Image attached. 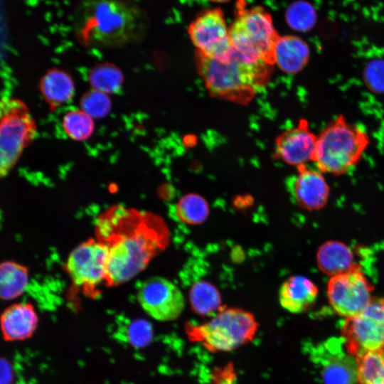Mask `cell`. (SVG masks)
I'll list each match as a JSON object with an SVG mask.
<instances>
[{
    "label": "cell",
    "instance_id": "6da1fadb",
    "mask_svg": "<svg viewBox=\"0 0 384 384\" xmlns=\"http://www.w3.org/2000/svg\"><path fill=\"white\" fill-rule=\"evenodd\" d=\"M95 239L107 250L105 285L115 287L143 271L168 246L169 230L155 213L114 205L101 213Z\"/></svg>",
    "mask_w": 384,
    "mask_h": 384
},
{
    "label": "cell",
    "instance_id": "7a4b0ae2",
    "mask_svg": "<svg viewBox=\"0 0 384 384\" xmlns=\"http://www.w3.org/2000/svg\"><path fill=\"white\" fill-rule=\"evenodd\" d=\"M74 26L85 46L120 47L142 36L144 19L139 9L126 0H82L75 14Z\"/></svg>",
    "mask_w": 384,
    "mask_h": 384
},
{
    "label": "cell",
    "instance_id": "3957f363",
    "mask_svg": "<svg viewBox=\"0 0 384 384\" xmlns=\"http://www.w3.org/2000/svg\"><path fill=\"white\" fill-rule=\"evenodd\" d=\"M197 69L209 92L215 97L243 103L267 82L270 65L252 61L233 47L222 58L196 55Z\"/></svg>",
    "mask_w": 384,
    "mask_h": 384
},
{
    "label": "cell",
    "instance_id": "277c9868",
    "mask_svg": "<svg viewBox=\"0 0 384 384\" xmlns=\"http://www.w3.org/2000/svg\"><path fill=\"white\" fill-rule=\"evenodd\" d=\"M369 144L363 128L339 114L317 136L314 161L321 173L340 176L357 165Z\"/></svg>",
    "mask_w": 384,
    "mask_h": 384
},
{
    "label": "cell",
    "instance_id": "5b68a950",
    "mask_svg": "<svg viewBox=\"0 0 384 384\" xmlns=\"http://www.w3.org/2000/svg\"><path fill=\"white\" fill-rule=\"evenodd\" d=\"M257 329L258 323L250 312L223 307L207 322L188 324L186 332L191 341L215 353L230 351L250 343Z\"/></svg>",
    "mask_w": 384,
    "mask_h": 384
},
{
    "label": "cell",
    "instance_id": "8992f818",
    "mask_svg": "<svg viewBox=\"0 0 384 384\" xmlns=\"http://www.w3.org/2000/svg\"><path fill=\"white\" fill-rule=\"evenodd\" d=\"M36 134V123L23 101L0 100V179L11 171Z\"/></svg>",
    "mask_w": 384,
    "mask_h": 384
},
{
    "label": "cell",
    "instance_id": "52a82bcc",
    "mask_svg": "<svg viewBox=\"0 0 384 384\" xmlns=\"http://www.w3.org/2000/svg\"><path fill=\"white\" fill-rule=\"evenodd\" d=\"M232 47L252 61L274 64L278 35L270 16L259 7L241 10L230 28Z\"/></svg>",
    "mask_w": 384,
    "mask_h": 384
},
{
    "label": "cell",
    "instance_id": "ba28073f",
    "mask_svg": "<svg viewBox=\"0 0 384 384\" xmlns=\"http://www.w3.org/2000/svg\"><path fill=\"white\" fill-rule=\"evenodd\" d=\"M341 335L347 353L355 358L384 349V297H373L361 312L345 319Z\"/></svg>",
    "mask_w": 384,
    "mask_h": 384
},
{
    "label": "cell",
    "instance_id": "9c48e42d",
    "mask_svg": "<svg viewBox=\"0 0 384 384\" xmlns=\"http://www.w3.org/2000/svg\"><path fill=\"white\" fill-rule=\"evenodd\" d=\"M108 252L96 239L90 238L75 247L65 263V270L73 285L92 299L100 295L105 284Z\"/></svg>",
    "mask_w": 384,
    "mask_h": 384
},
{
    "label": "cell",
    "instance_id": "30bf717a",
    "mask_svg": "<svg viewBox=\"0 0 384 384\" xmlns=\"http://www.w3.org/2000/svg\"><path fill=\"white\" fill-rule=\"evenodd\" d=\"M373 287L357 265L331 277L327 284L328 301L333 310L345 319L361 312L371 302Z\"/></svg>",
    "mask_w": 384,
    "mask_h": 384
},
{
    "label": "cell",
    "instance_id": "8fae6325",
    "mask_svg": "<svg viewBox=\"0 0 384 384\" xmlns=\"http://www.w3.org/2000/svg\"><path fill=\"white\" fill-rule=\"evenodd\" d=\"M137 298L144 311L160 321L177 319L185 306V299L180 289L161 277H152L142 282Z\"/></svg>",
    "mask_w": 384,
    "mask_h": 384
},
{
    "label": "cell",
    "instance_id": "7c38bea8",
    "mask_svg": "<svg viewBox=\"0 0 384 384\" xmlns=\"http://www.w3.org/2000/svg\"><path fill=\"white\" fill-rule=\"evenodd\" d=\"M188 33L197 53L209 58H222L232 46L228 28L219 9L208 10L191 23Z\"/></svg>",
    "mask_w": 384,
    "mask_h": 384
},
{
    "label": "cell",
    "instance_id": "4fadbf2b",
    "mask_svg": "<svg viewBox=\"0 0 384 384\" xmlns=\"http://www.w3.org/2000/svg\"><path fill=\"white\" fill-rule=\"evenodd\" d=\"M317 136L309 128L307 122L302 119L276 139L275 155L277 159L297 168L314 161Z\"/></svg>",
    "mask_w": 384,
    "mask_h": 384
},
{
    "label": "cell",
    "instance_id": "5bb4252c",
    "mask_svg": "<svg viewBox=\"0 0 384 384\" xmlns=\"http://www.w3.org/2000/svg\"><path fill=\"white\" fill-rule=\"evenodd\" d=\"M297 169V174L288 182V191L293 201L300 207L309 210L323 208L330 193L329 186L323 173L310 169L306 165L301 166Z\"/></svg>",
    "mask_w": 384,
    "mask_h": 384
},
{
    "label": "cell",
    "instance_id": "9a60e30c",
    "mask_svg": "<svg viewBox=\"0 0 384 384\" xmlns=\"http://www.w3.org/2000/svg\"><path fill=\"white\" fill-rule=\"evenodd\" d=\"M38 324L36 310L28 302L12 304L0 315V330L6 341H22L30 338L36 331Z\"/></svg>",
    "mask_w": 384,
    "mask_h": 384
},
{
    "label": "cell",
    "instance_id": "2e32d148",
    "mask_svg": "<svg viewBox=\"0 0 384 384\" xmlns=\"http://www.w3.org/2000/svg\"><path fill=\"white\" fill-rule=\"evenodd\" d=\"M318 294V288L311 280L303 276H292L282 283L279 301L284 309L300 314L311 307Z\"/></svg>",
    "mask_w": 384,
    "mask_h": 384
},
{
    "label": "cell",
    "instance_id": "e0dca14e",
    "mask_svg": "<svg viewBox=\"0 0 384 384\" xmlns=\"http://www.w3.org/2000/svg\"><path fill=\"white\" fill-rule=\"evenodd\" d=\"M310 58L309 45L301 38L279 36L273 50L274 64L287 73H297L307 65Z\"/></svg>",
    "mask_w": 384,
    "mask_h": 384
},
{
    "label": "cell",
    "instance_id": "ac0fdd59",
    "mask_svg": "<svg viewBox=\"0 0 384 384\" xmlns=\"http://www.w3.org/2000/svg\"><path fill=\"white\" fill-rule=\"evenodd\" d=\"M316 262L320 270L331 277L356 266L351 249L345 243L335 240L321 245L316 253Z\"/></svg>",
    "mask_w": 384,
    "mask_h": 384
},
{
    "label": "cell",
    "instance_id": "d6986e66",
    "mask_svg": "<svg viewBox=\"0 0 384 384\" xmlns=\"http://www.w3.org/2000/svg\"><path fill=\"white\" fill-rule=\"evenodd\" d=\"M29 282L26 266L13 260L0 262V299H17L26 291Z\"/></svg>",
    "mask_w": 384,
    "mask_h": 384
},
{
    "label": "cell",
    "instance_id": "ffe728a7",
    "mask_svg": "<svg viewBox=\"0 0 384 384\" xmlns=\"http://www.w3.org/2000/svg\"><path fill=\"white\" fill-rule=\"evenodd\" d=\"M43 98L53 108L67 102L74 94V84L70 76L59 70L47 72L40 82Z\"/></svg>",
    "mask_w": 384,
    "mask_h": 384
},
{
    "label": "cell",
    "instance_id": "44dd1931",
    "mask_svg": "<svg viewBox=\"0 0 384 384\" xmlns=\"http://www.w3.org/2000/svg\"><path fill=\"white\" fill-rule=\"evenodd\" d=\"M321 378L325 384L357 383V361L347 356L329 358L322 365Z\"/></svg>",
    "mask_w": 384,
    "mask_h": 384
},
{
    "label": "cell",
    "instance_id": "7402d4cb",
    "mask_svg": "<svg viewBox=\"0 0 384 384\" xmlns=\"http://www.w3.org/2000/svg\"><path fill=\"white\" fill-rule=\"evenodd\" d=\"M189 300L192 310L201 316H213L224 307L219 291L206 281H198L193 284Z\"/></svg>",
    "mask_w": 384,
    "mask_h": 384
},
{
    "label": "cell",
    "instance_id": "603a6c76",
    "mask_svg": "<svg viewBox=\"0 0 384 384\" xmlns=\"http://www.w3.org/2000/svg\"><path fill=\"white\" fill-rule=\"evenodd\" d=\"M356 359L358 384H384V349L366 353Z\"/></svg>",
    "mask_w": 384,
    "mask_h": 384
},
{
    "label": "cell",
    "instance_id": "cb8c5ba5",
    "mask_svg": "<svg viewBox=\"0 0 384 384\" xmlns=\"http://www.w3.org/2000/svg\"><path fill=\"white\" fill-rule=\"evenodd\" d=\"M285 20L294 31L307 32L311 30L317 21L316 9L306 1L298 0L288 6Z\"/></svg>",
    "mask_w": 384,
    "mask_h": 384
},
{
    "label": "cell",
    "instance_id": "d4e9b609",
    "mask_svg": "<svg viewBox=\"0 0 384 384\" xmlns=\"http://www.w3.org/2000/svg\"><path fill=\"white\" fill-rule=\"evenodd\" d=\"M209 212L207 201L196 193L183 196L177 203L176 215L180 220L188 225L202 223Z\"/></svg>",
    "mask_w": 384,
    "mask_h": 384
},
{
    "label": "cell",
    "instance_id": "484cf974",
    "mask_svg": "<svg viewBox=\"0 0 384 384\" xmlns=\"http://www.w3.org/2000/svg\"><path fill=\"white\" fill-rule=\"evenodd\" d=\"M91 85L103 93L117 92L122 82V75L114 65L103 64L97 65L91 71L89 77Z\"/></svg>",
    "mask_w": 384,
    "mask_h": 384
},
{
    "label": "cell",
    "instance_id": "4316f807",
    "mask_svg": "<svg viewBox=\"0 0 384 384\" xmlns=\"http://www.w3.org/2000/svg\"><path fill=\"white\" fill-rule=\"evenodd\" d=\"M63 126L65 133L75 140L87 139L94 130L91 117L82 110H72L66 113Z\"/></svg>",
    "mask_w": 384,
    "mask_h": 384
},
{
    "label": "cell",
    "instance_id": "83f0119b",
    "mask_svg": "<svg viewBox=\"0 0 384 384\" xmlns=\"http://www.w3.org/2000/svg\"><path fill=\"white\" fill-rule=\"evenodd\" d=\"M362 75L365 85L370 92L384 94V59L375 58L368 61Z\"/></svg>",
    "mask_w": 384,
    "mask_h": 384
},
{
    "label": "cell",
    "instance_id": "f1b7e54d",
    "mask_svg": "<svg viewBox=\"0 0 384 384\" xmlns=\"http://www.w3.org/2000/svg\"><path fill=\"white\" fill-rule=\"evenodd\" d=\"M124 332L127 341L137 347H142L149 343L153 334L151 325L143 319L129 322Z\"/></svg>",
    "mask_w": 384,
    "mask_h": 384
},
{
    "label": "cell",
    "instance_id": "f546056e",
    "mask_svg": "<svg viewBox=\"0 0 384 384\" xmlns=\"http://www.w3.org/2000/svg\"><path fill=\"white\" fill-rule=\"evenodd\" d=\"M105 94L95 90L85 95L81 101L82 111L90 117L105 116L109 112L111 106L110 99Z\"/></svg>",
    "mask_w": 384,
    "mask_h": 384
},
{
    "label": "cell",
    "instance_id": "4dcf8cb0",
    "mask_svg": "<svg viewBox=\"0 0 384 384\" xmlns=\"http://www.w3.org/2000/svg\"><path fill=\"white\" fill-rule=\"evenodd\" d=\"M14 380V371L10 363L0 358V384H11Z\"/></svg>",
    "mask_w": 384,
    "mask_h": 384
},
{
    "label": "cell",
    "instance_id": "1f68e13d",
    "mask_svg": "<svg viewBox=\"0 0 384 384\" xmlns=\"http://www.w3.org/2000/svg\"><path fill=\"white\" fill-rule=\"evenodd\" d=\"M208 1L215 2V3H225L230 0H208Z\"/></svg>",
    "mask_w": 384,
    "mask_h": 384
}]
</instances>
